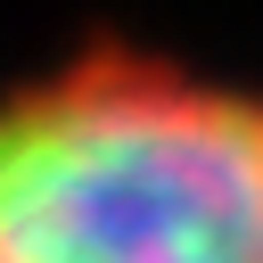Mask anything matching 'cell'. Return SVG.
<instances>
[{"instance_id": "cell-1", "label": "cell", "mask_w": 263, "mask_h": 263, "mask_svg": "<svg viewBox=\"0 0 263 263\" xmlns=\"http://www.w3.org/2000/svg\"><path fill=\"white\" fill-rule=\"evenodd\" d=\"M0 263H263V82L123 41L0 82Z\"/></svg>"}]
</instances>
